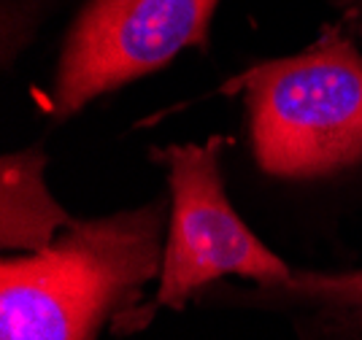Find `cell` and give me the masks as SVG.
Returning <instances> with one entry per match:
<instances>
[{
	"instance_id": "6da1fadb",
	"label": "cell",
	"mask_w": 362,
	"mask_h": 340,
	"mask_svg": "<svg viewBox=\"0 0 362 340\" xmlns=\"http://www.w3.org/2000/svg\"><path fill=\"white\" fill-rule=\"evenodd\" d=\"M163 206L74 219L52 246L0 265V340H90L163 267Z\"/></svg>"
},
{
	"instance_id": "7a4b0ae2",
	"label": "cell",
	"mask_w": 362,
	"mask_h": 340,
	"mask_svg": "<svg viewBox=\"0 0 362 340\" xmlns=\"http://www.w3.org/2000/svg\"><path fill=\"white\" fill-rule=\"evenodd\" d=\"M222 89L243 95L265 173L314 178L362 160V49L341 22H327L298 54L249 65Z\"/></svg>"
},
{
	"instance_id": "3957f363",
	"label": "cell",
	"mask_w": 362,
	"mask_h": 340,
	"mask_svg": "<svg viewBox=\"0 0 362 340\" xmlns=\"http://www.w3.org/2000/svg\"><path fill=\"white\" fill-rule=\"evenodd\" d=\"M230 143L227 135H211L206 143L151 148V160L165 168L170 192L154 308L179 311L225 276H238L257 286H279L295 276L243 224L227 197L222 151Z\"/></svg>"
},
{
	"instance_id": "277c9868",
	"label": "cell",
	"mask_w": 362,
	"mask_h": 340,
	"mask_svg": "<svg viewBox=\"0 0 362 340\" xmlns=\"http://www.w3.org/2000/svg\"><path fill=\"white\" fill-rule=\"evenodd\" d=\"M219 0H87L62 44L49 111L68 119L95 98L206 49Z\"/></svg>"
},
{
	"instance_id": "5b68a950",
	"label": "cell",
	"mask_w": 362,
	"mask_h": 340,
	"mask_svg": "<svg viewBox=\"0 0 362 340\" xmlns=\"http://www.w3.org/2000/svg\"><path fill=\"white\" fill-rule=\"evenodd\" d=\"M44 165L41 148L8 151L0 160V243L6 252H41L74 224L49 192Z\"/></svg>"
},
{
	"instance_id": "8992f818",
	"label": "cell",
	"mask_w": 362,
	"mask_h": 340,
	"mask_svg": "<svg viewBox=\"0 0 362 340\" xmlns=\"http://www.w3.org/2000/svg\"><path fill=\"white\" fill-rule=\"evenodd\" d=\"M222 305L243 308H271V311H338V308H362V267L344 273H317L295 270L287 283L246 289H219L214 297ZM211 297H200V303H214Z\"/></svg>"
},
{
	"instance_id": "52a82bcc",
	"label": "cell",
	"mask_w": 362,
	"mask_h": 340,
	"mask_svg": "<svg viewBox=\"0 0 362 340\" xmlns=\"http://www.w3.org/2000/svg\"><path fill=\"white\" fill-rule=\"evenodd\" d=\"M292 340H360L335 311H300L292 319Z\"/></svg>"
},
{
	"instance_id": "ba28073f",
	"label": "cell",
	"mask_w": 362,
	"mask_h": 340,
	"mask_svg": "<svg viewBox=\"0 0 362 340\" xmlns=\"http://www.w3.org/2000/svg\"><path fill=\"white\" fill-rule=\"evenodd\" d=\"M332 11H338V22L354 33V38L362 41V0H322Z\"/></svg>"
}]
</instances>
